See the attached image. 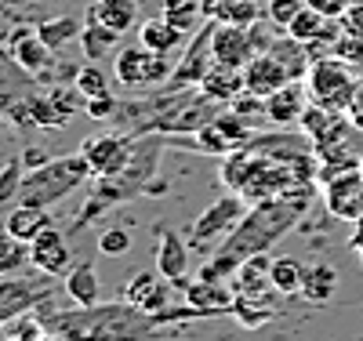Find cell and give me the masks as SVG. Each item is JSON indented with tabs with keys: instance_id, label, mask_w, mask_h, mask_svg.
Masks as SVG:
<instances>
[{
	"instance_id": "6da1fadb",
	"label": "cell",
	"mask_w": 363,
	"mask_h": 341,
	"mask_svg": "<svg viewBox=\"0 0 363 341\" xmlns=\"http://www.w3.org/2000/svg\"><path fill=\"white\" fill-rule=\"evenodd\" d=\"M222 181L229 193H240L247 203L313 193L320 181V160L306 135H287L284 128L255 135L244 149L222 160Z\"/></svg>"
},
{
	"instance_id": "7a4b0ae2",
	"label": "cell",
	"mask_w": 363,
	"mask_h": 341,
	"mask_svg": "<svg viewBox=\"0 0 363 341\" xmlns=\"http://www.w3.org/2000/svg\"><path fill=\"white\" fill-rule=\"evenodd\" d=\"M309 196L313 193H298V196H277V200H258L251 203V211L244 214L229 240L222 247L207 255V262L196 269V280H207V284H225L233 280V272L244 265L247 258L255 255H269L277 240H284L309 207Z\"/></svg>"
},
{
	"instance_id": "3957f363",
	"label": "cell",
	"mask_w": 363,
	"mask_h": 341,
	"mask_svg": "<svg viewBox=\"0 0 363 341\" xmlns=\"http://www.w3.org/2000/svg\"><path fill=\"white\" fill-rule=\"evenodd\" d=\"M225 106L211 102L200 87H182V91H157V95L120 99L116 116L109 123L131 138H145V135L182 138V135H196Z\"/></svg>"
},
{
	"instance_id": "277c9868",
	"label": "cell",
	"mask_w": 363,
	"mask_h": 341,
	"mask_svg": "<svg viewBox=\"0 0 363 341\" xmlns=\"http://www.w3.org/2000/svg\"><path fill=\"white\" fill-rule=\"evenodd\" d=\"M40 327L62 341H149L164 327V316L142 313L131 301H99L91 308H62V313H44Z\"/></svg>"
},
{
	"instance_id": "5b68a950",
	"label": "cell",
	"mask_w": 363,
	"mask_h": 341,
	"mask_svg": "<svg viewBox=\"0 0 363 341\" xmlns=\"http://www.w3.org/2000/svg\"><path fill=\"white\" fill-rule=\"evenodd\" d=\"M160 152H164V135H145V138H138L135 160L120 171V174H109V178H99V181H95V189H91V196L84 200L80 214H77L73 225H69V236L84 233L91 222L102 218V214H109L113 207L128 203V200H135V196H142V193H153V185H149V181H157Z\"/></svg>"
},
{
	"instance_id": "8992f818",
	"label": "cell",
	"mask_w": 363,
	"mask_h": 341,
	"mask_svg": "<svg viewBox=\"0 0 363 341\" xmlns=\"http://www.w3.org/2000/svg\"><path fill=\"white\" fill-rule=\"evenodd\" d=\"M87 160L80 152H69V157H55V160H44L40 167H33L26 178H22V189H18V200L15 203H29V207H51L58 200H66L73 189H80L84 181H91Z\"/></svg>"
},
{
	"instance_id": "52a82bcc",
	"label": "cell",
	"mask_w": 363,
	"mask_h": 341,
	"mask_svg": "<svg viewBox=\"0 0 363 341\" xmlns=\"http://www.w3.org/2000/svg\"><path fill=\"white\" fill-rule=\"evenodd\" d=\"M44 84L37 77H29L18 62L11 58V51L0 44V116L18 131H33V106L40 99Z\"/></svg>"
},
{
	"instance_id": "ba28073f",
	"label": "cell",
	"mask_w": 363,
	"mask_h": 341,
	"mask_svg": "<svg viewBox=\"0 0 363 341\" xmlns=\"http://www.w3.org/2000/svg\"><path fill=\"white\" fill-rule=\"evenodd\" d=\"M306 87H309V102L335 113H349L359 87V73L352 69V62L338 55H323V58H313V66L306 73Z\"/></svg>"
},
{
	"instance_id": "9c48e42d",
	"label": "cell",
	"mask_w": 363,
	"mask_h": 341,
	"mask_svg": "<svg viewBox=\"0 0 363 341\" xmlns=\"http://www.w3.org/2000/svg\"><path fill=\"white\" fill-rule=\"evenodd\" d=\"M255 138V123L247 116H240L236 109H222L211 123H203V128L196 135H182V138H171V142H182V145H193L196 152H207V157H229V152L244 149L247 142Z\"/></svg>"
},
{
	"instance_id": "30bf717a",
	"label": "cell",
	"mask_w": 363,
	"mask_h": 341,
	"mask_svg": "<svg viewBox=\"0 0 363 341\" xmlns=\"http://www.w3.org/2000/svg\"><path fill=\"white\" fill-rule=\"evenodd\" d=\"M251 211V203L240 193H225L211 203L207 211H200L193 225H189V247L193 251H215L229 240V233L244 222V214Z\"/></svg>"
},
{
	"instance_id": "8fae6325",
	"label": "cell",
	"mask_w": 363,
	"mask_h": 341,
	"mask_svg": "<svg viewBox=\"0 0 363 341\" xmlns=\"http://www.w3.org/2000/svg\"><path fill=\"white\" fill-rule=\"evenodd\" d=\"M174 69V58L160 55V51H149L142 44H124L113 55V80L124 84V87H164L171 80Z\"/></svg>"
},
{
	"instance_id": "7c38bea8",
	"label": "cell",
	"mask_w": 363,
	"mask_h": 341,
	"mask_svg": "<svg viewBox=\"0 0 363 341\" xmlns=\"http://www.w3.org/2000/svg\"><path fill=\"white\" fill-rule=\"evenodd\" d=\"M135 149H138V138L109 128V131L87 135L77 152L87 160V167H91V174H95V178H109V174H120L135 160Z\"/></svg>"
},
{
	"instance_id": "4fadbf2b",
	"label": "cell",
	"mask_w": 363,
	"mask_h": 341,
	"mask_svg": "<svg viewBox=\"0 0 363 341\" xmlns=\"http://www.w3.org/2000/svg\"><path fill=\"white\" fill-rule=\"evenodd\" d=\"M211 33H215V22H203L196 33L189 37V44L182 47L174 69H171V80L157 91H182V87H200V80L207 77V69L215 66V47H211Z\"/></svg>"
},
{
	"instance_id": "5bb4252c",
	"label": "cell",
	"mask_w": 363,
	"mask_h": 341,
	"mask_svg": "<svg viewBox=\"0 0 363 341\" xmlns=\"http://www.w3.org/2000/svg\"><path fill=\"white\" fill-rule=\"evenodd\" d=\"M258 22L255 26H225V22H215V33H211V47H215V62L222 66H233V69H244L247 62L265 51L269 40H258Z\"/></svg>"
},
{
	"instance_id": "9a60e30c",
	"label": "cell",
	"mask_w": 363,
	"mask_h": 341,
	"mask_svg": "<svg viewBox=\"0 0 363 341\" xmlns=\"http://www.w3.org/2000/svg\"><path fill=\"white\" fill-rule=\"evenodd\" d=\"M120 294H124V301H131L135 308H142V313H153V316H164L167 308H174V305L182 301V298H178V287H174L171 280H164L157 269L135 272Z\"/></svg>"
},
{
	"instance_id": "2e32d148",
	"label": "cell",
	"mask_w": 363,
	"mask_h": 341,
	"mask_svg": "<svg viewBox=\"0 0 363 341\" xmlns=\"http://www.w3.org/2000/svg\"><path fill=\"white\" fill-rule=\"evenodd\" d=\"M323 203L327 211L342 222H359L363 218V171H338L323 181Z\"/></svg>"
},
{
	"instance_id": "e0dca14e",
	"label": "cell",
	"mask_w": 363,
	"mask_h": 341,
	"mask_svg": "<svg viewBox=\"0 0 363 341\" xmlns=\"http://www.w3.org/2000/svg\"><path fill=\"white\" fill-rule=\"evenodd\" d=\"M8 51H11V58L18 62V66H22L29 77H37L40 84L55 77V51L40 40L37 26H33V29H15Z\"/></svg>"
},
{
	"instance_id": "ac0fdd59",
	"label": "cell",
	"mask_w": 363,
	"mask_h": 341,
	"mask_svg": "<svg viewBox=\"0 0 363 341\" xmlns=\"http://www.w3.org/2000/svg\"><path fill=\"white\" fill-rule=\"evenodd\" d=\"M174 287H178L182 305H186L196 320L229 313L233 301H236V291L225 287V284H207V280H193V284H189V280H182V284H174Z\"/></svg>"
},
{
	"instance_id": "d6986e66",
	"label": "cell",
	"mask_w": 363,
	"mask_h": 341,
	"mask_svg": "<svg viewBox=\"0 0 363 341\" xmlns=\"http://www.w3.org/2000/svg\"><path fill=\"white\" fill-rule=\"evenodd\" d=\"M306 109H309V87H306V80H287L280 91H272V95L265 99V123L287 131V128H294V123H301Z\"/></svg>"
},
{
	"instance_id": "ffe728a7",
	"label": "cell",
	"mask_w": 363,
	"mask_h": 341,
	"mask_svg": "<svg viewBox=\"0 0 363 341\" xmlns=\"http://www.w3.org/2000/svg\"><path fill=\"white\" fill-rule=\"evenodd\" d=\"M80 109V91L77 87H62V84H48L40 91V99L33 106V123L37 128H66V123L73 120V113Z\"/></svg>"
},
{
	"instance_id": "44dd1931",
	"label": "cell",
	"mask_w": 363,
	"mask_h": 341,
	"mask_svg": "<svg viewBox=\"0 0 363 341\" xmlns=\"http://www.w3.org/2000/svg\"><path fill=\"white\" fill-rule=\"evenodd\" d=\"M29 265H33L40 276H66L73 269V255H69L66 233H58L55 225L44 229L33 243H29Z\"/></svg>"
},
{
	"instance_id": "7402d4cb",
	"label": "cell",
	"mask_w": 363,
	"mask_h": 341,
	"mask_svg": "<svg viewBox=\"0 0 363 341\" xmlns=\"http://www.w3.org/2000/svg\"><path fill=\"white\" fill-rule=\"evenodd\" d=\"M48 298L44 280H22V276H8L0 280V323L26 316L29 308H37Z\"/></svg>"
},
{
	"instance_id": "603a6c76",
	"label": "cell",
	"mask_w": 363,
	"mask_h": 341,
	"mask_svg": "<svg viewBox=\"0 0 363 341\" xmlns=\"http://www.w3.org/2000/svg\"><path fill=\"white\" fill-rule=\"evenodd\" d=\"M287 80H294L291 69L269 51H258L244 66V87H247V95H258V99H269L272 91H280Z\"/></svg>"
},
{
	"instance_id": "cb8c5ba5",
	"label": "cell",
	"mask_w": 363,
	"mask_h": 341,
	"mask_svg": "<svg viewBox=\"0 0 363 341\" xmlns=\"http://www.w3.org/2000/svg\"><path fill=\"white\" fill-rule=\"evenodd\" d=\"M157 272L171 284H182L189 280V243L182 240L174 229H164L160 233V243H157V258H153Z\"/></svg>"
},
{
	"instance_id": "d4e9b609",
	"label": "cell",
	"mask_w": 363,
	"mask_h": 341,
	"mask_svg": "<svg viewBox=\"0 0 363 341\" xmlns=\"http://www.w3.org/2000/svg\"><path fill=\"white\" fill-rule=\"evenodd\" d=\"M200 91L218 102V106H233L240 95H244V69H233V66H222V62H215V66L207 69V77L200 80Z\"/></svg>"
},
{
	"instance_id": "484cf974",
	"label": "cell",
	"mask_w": 363,
	"mask_h": 341,
	"mask_svg": "<svg viewBox=\"0 0 363 341\" xmlns=\"http://www.w3.org/2000/svg\"><path fill=\"white\" fill-rule=\"evenodd\" d=\"M138 44L149 47V51H160V55H182V47L189 44V37L182 33V29H174L167 18H145L138 26Z\"/></svg>"
},
{
	"instance_id": "4316f807",
	"label": "cell",
	"mask_w": 363,
	"mask_h": 341,
	"mask_svg": "<svg viewBox=\"0 0 363 341\" xmlns=\"http://www.w3.org/2000/svg\"><path fill=\"white\" fill-rule=\"evenodd\" d=\"M4 229L15 236V240H22V243H33L44 229H51V214H48V207H29V203H11V211H8V222H4Z\"/></svg>"
},
{
	"instance_id": "83f0119b",
	"label": "cell",
	"mask_w": 363,
	"mask_h": 341,
	"mask_svg": "<svg viewBox=\"0 0 363 341\" xmlns=\"http://www.w3.org/2000/svg\"><path fill=\"white\" fill-rule=\"evenodd\" d=\"M138 15H142V0H91V18L116 29V33H131Z\"/></svg>"
},
{
	"instance_id": "f1b7e54d",
	"label": "cell",
	"mask_w": 363,
	"mask_h": 341,
	"mask_svg": "<svg viewBox=\"0 0 363 341\" xmlns=\"http://www.w3.org/2000/svg\"><path fill=\"white\" fill-rule=\"evenodd\" d=\"M298 294L306 301H313V305L335 301V294H338V272L330 265H323V262L306 265V269H301V291Z\"/></svg>"
},
{
	"instance_id": "f546056e",
	"label": "cell",
	"mask_w": 363,
	"mask_h": 341,
	"mask_svg": "<svg viewBox=\"0 0 363 341\" xmlns=\"http://www.w3.org/2000/svg\"><path fill=\"white\" fill-rule=\"evenodd\" d=\"M66 294L77 308H91V305L102 301V280H99V272L91 269V262H80L66 272Z\"/></svg>"
},
{
	"instance_id": "4dcf8cb0",
	"label": "cell",
	"mask_w": 363,
	"mask_h": 341,
	"mask_svg": "<svg viewBox=\"0 0 363 341\" xmlns=\"http://www.w3.org/2000/svg\"><path fill=\"white\" fill-rule=\"evenodd\" d=\"M120 37H124V33H116V29H109V26H102L95 18H87L84 29H80V51H84L87 62H106L109 55L120 51Z\"/></svg>"
},
{
	"instance_id": "1f68e13d",
	"label": "cell",
	"mask_w": 363,
	"mask_h": 341,
	"mask_svg": "<svg viewBox=\"0 0 363 341\" xmlns=\"http://www.w3.org/2000/svg\"><path fill=\"white\" fill-rule=\"evenodd\" d=\"M203 15L211 22H225V26H255L262 22V8L255 0H203Z\"/></svg>"
},
{
	"instance_id": "d6a6232c",
	"label": "cell",
	"mask_w": 363,
	"mask_h": 341,
	"mask_svg": "<svg viewBox=\"0 0 363 341\" xmlns=\"http://www.w3.org/2000/svg\"><path fill=\"white\" fill-rule=\"evenodd\" d=\"M269 269H272V258H269V255L247 258L244 265L233 272V291H236V294H265V291H272Z\"/></svg>"
},
{
	"instance_id": "836d02e7",
	"label": "cell",
	"mask_w": 363,
	"mask_h": 341,
	"mask_svg": "<svg viewBox=\"0 0 363 341\" xmlns=\"http://www.w3.org/2000/svg\"><path fill=\"white\" fill-rule=\"evenodd\" d=\"M160 18H167L174 29H182L186 37H193L196 29L207 22L203 0H160Z\"/></svg>"
},
{
	"instance_id": "e575fe53",
	"label": "cell",
	"mask_w": 363,
	"mask_h": 341,
	"mask_svg": "<svg viewBox=\"0 0 363 341\" xmlns=\"http://www.w3.org/2000/svg\"><path fill=\"white\" fill-rule=\"evenodd\" d=\"M265 294H277V291H265ZM265 294H236V301H233V308L229 313L244 323L247 330H258V327H265L272 316H277V308L269 305V298Z\"/></svg>"
},
{
	"instance_id": "d590c367",
	"label": "cell",
	"mask_w": 363,
	"mask_h": 341,
	"mask_svg": "<svg viewBox=\"0 0 363 341\" xmlns=\"http://www.w3.org/2000/svg\"><path fill=\"white\" fill-rule=\"evenodd\" d=\"M80 22L73 18V15H62V18H48V22H37V33H40V40L58 55L69 40H80Z\"/></svg>"
},
{
	"instance_id": "8d00e7d4",
	"label": "cell",
	"mask_w": 363,
	"mask_h": 341,
	"mask_svg": "<svg viewBox=\"0 0 363 341\" xmlns=\"http://www.w3.org/2000/svg\"><path fill=\"white\" fill-rule=\"evenodd\" d=\"M301 265L298 258L291 255H280V258H272V269H269V284L277 294H298L301 291Z\"/></svg>"
},
{
	"instance_id": "74e56055",
	"label": "cell",
	"mask_w": 363,
	"mask_h": 341,
	"mask_svg": "<svg viewBox=\"0 0 363 341\" xmlns=\"http://www.w3.org/2000/svg\"><path fill=\"white\" fill-rule=\"evenodd\" d=\"M73 87L80 91V99H99V95H109L113 84H109V73L99 66V62H87L73 73Z\"/></svg>"
},
{
	"instance_id": "f35d334b",
	"label": "cell",
	"mask_w": 363,
	"mask_h": 341,
	"mask_svg": "<svg viewBox=\"0 0 363 341\" xmlns=\"http://www.w3.org/2000/svg\"><path fill=\"white\" fill-rule=\"evenodd\" d=\"M22 265H29V243L15 240L8 229H0V276H15Z\"/></svg>"
},
{
	"instance_id": "ab89813d",
	"label": "cell",
	"mask_w": 363,
	"mask_h": 341,
	"mask_svg": "<svg viewBox=\"0 0 363 341\" xmlns=\"http://www.w3.org/2000/svg\"><path fill=\"white\" fill-rule=\"evenodd\" d=\"M22 178H26L22 164H18V160H8V164H4V171H0V207H4V203H15V200H18Z\"/></svg>"
},
{
	"instance_id": "60d3db41",
	"label": "cell",
	"mask_w": 363,
	"mask_h": 341,
	"mask_svg": "<svg viewBox=\"0 0 363 341\" xmlns=\"http://www.w3.org/2000/svg\"><path fill=\"white\" fill-rule=\"evenodd\" d=\"M306 8V0H265V18L277 26V29H287L291 18Z\"/></svg>"
},
{
	"instance_id": "b9f144b4",
	"label": "cell",
	"mask_w": 363,
	"mask_h": 341,
	"mask_svg": "<svg viewBox=\"0 0 363 341\" xmlns=\"http://www.w3.org/2000/svg\"><path fill=\"white\" fill-rule=\"evenodd\" d=\"M99 251H102L106 258H124V255L131 251V233H128V229H106V233L99 236Z\"/></svg>"
},
{
	"instance_id": "7bdbcfd3",
	"label": "cell",
	"mask_w": 363,
	"mask_h": 341,
	"mask_svg": "<svg viewBox=\"0 0 363 341\" xmlns=\"http://www.w3.org/2000/svg\"><path fill=\"white\" fill-rule=\"evenodd\" d=\"M116 106H120V99L113 95H99V99H84V113L91 116V120H102V123H109L113 116H116Z\"/></svg>"
},
{
	"instance_id": "ee69618b",
	"label": "cell",
	"mask_w": 363,
	"mask_h": 341,
	"mask_svg": "<svg viewBox=\"0 0 363 341\" xmlns=\"http://www.w3.org/2000/svg\"><path fill=\"white\" fill-rule=\"evenodd\" d=\"M309 8H316V11H323L327 18H342L352 4H359V0H306Z\"/></svg>"
},
{
	"instance_id": "f6af8a7d",
	"label": "cell",
	"mask_w": 363,
	"mask_h": 341,
	"mask_svg": "<svg viewBox=\"0 0 363 341\" xmlns=\"http://www.w3.org/2000/svg\"><path fill=\"white\" fill-rule=\"evenodd\" d=\"M342 29H345V33H352V37H363V0H359V4H352L342 18Z\"/></svg>"
},
{
	"instance_id": "bcb514c9",
	"label": "cell",
	"mask_w": 363,
	"mask_h": 341,
	"mask_svg": "<svg viewBox=\"0 0 363 341\" xmlns=\"http://www.w3.org/2000/svg\"><path fill=\"white\" fill-rule=\"evenodd\" d=\"M349 247H352L356 262L363 265V218H359V222H352V236H349Z\"/></svg>"
},
{
	"instance_id": "7dc6e473",
	"label": "cell",
	"mask_w": 363,
	"mask_h": 341,
	"mask_svg": "<svg viewBox=\"0 0 363 341\" xmlns=\"http://www.w3.org/2000/svg\"><path fill=\"white\" fill-rule=\"evenodd\" d=\"M359 171H363V152H359Z\"/></svg>"
},
{
	"instance_id": "c3c4849f",
	"label": "cell",
	"mask_w": 363,
	"mask_h": 341,
	"mask_svg": "<svg viewBox=\"0 0 363 341\" xmlns=\"http://www.w3.org/2000/svg\"><path fill=\"white\" fill-rule=\"evenodd\" d=\"M0 341H11V337H4V334H0Z\"/></svg>"
}]
</instances>
